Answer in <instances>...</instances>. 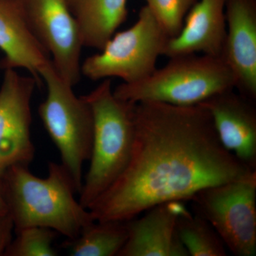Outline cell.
I'll return each instance as SVG.
<instances>
[{
    "mask_svg": "<svg viewBox=\"0 0 256 256\" xmlns=\"http://www.w3.org/2000/svg\"><path fill=\"white\" fill-rule=\"evenodd\" d=\"M252 171L224 148L204 106L139 102L127 168L88 210L94 220L128 222Z\"/></svg>",
    "mask_w": 256,
    "mask_h": 256,
    "instance_id": "obj_1",
    "label": "cell"
},
{
    "mask_svg": "<svg viewBox=\"0 0 256 256\" xmlns=\"http://www.w3.org/2000/svg\"><path fill=\"white\" fill-rule=\"evenodd\" d=\"M0 180L15 230L46 227L72 240L94 220L76 200L75 184L62 163L50 162L45 178L35 176L28 166L16 165Z\"/></svg>",
    "mask_w": 256,
    "mask_h": 256,
    "instance_id": "obj_2",
    "label": "cell"
},
{
    "mask_svg": "<svg viewBox=\"0 0 256 256\" xmlns=\"http://www.w3.org/2000/svg\"><path fill=\"white\" fill-rule=\"evenodd\" d=\"M82 96L94 118L90 166L78 200L88 210L127 168L136 137V104L116 97L110 79Z\"/></svg>",
    "mask_w": 256,
    "mask_h": 256,
    "instance_id": "obj_3",
    "label": "cell"
},
{
    "mask_svg": "<svg viewBox=\"0 0 256 256\" xmlns=\"http://www.w3.org/2000/svg\"><path fill=\"white\" fill-rule=\"evenodd\" d=\"M236 80L220 57L196 54L170 58L162 68L140 82L114 89L116 97L133 104L153 102L181 107L200 105L220 92L234 90Z\"/></svg>",
    "mask_w": 256,
    "mask_h": 256,
    "instance_id": "obj_4",
    "label": "cell"
},
{
    "mask_svg": "<svg viewBox=\"0 0 256 256\" xmlns=\"http://www.w3.org/2000/svg\"><path fill=\"white\" fill-rule=\"evenodd\" d=\"M40 76L46 87V97L38 106V114L79 194L82 168L92 154V109L84 96L76 95L74 87L60 78L52 62L42 69Z\"/></svg>",
    "mask_w": 256,
    "mask_h": 256,
    "instance_id": "obj_5",
    "label": "cell"
},
{
    "mask_svg": "<svg viewBox=\"0 0 256 256\" xmlns=\"http://www.w3.org/2000/svg\"><path fill=\"white\" fill-rule=\"evenodd\" d=\"M170 37L149 9L142 6L131 28L116 32L100 53L82 64V75L96 82L119 78L124 84L140 82L156 70Z\"/></svg>",
    "mask_w": 256,
    "mask_h": 256,
    "instance_id": "obj_6",
    "label": "cell"
},
{
    "mask_svg": "<svg viewBox=\"0 0 256 256\" xmlns=\"http://www.w3.org/2000/svg\"><path fill=\"white\" fill-rule=\"evenodd\" d=\"M191 201L234 255H256V171L204 188Z\"/></svg>",
    "mask_w": 256,
    "mask_h": 256,
    "instance_id": "obj_7",
    "label": "cell"
},
{
    "mask_svg": "<svg viewBox=\"0 0 256 256\" xmlns=\"http://www.w3.org/2000/svg\"><path fill=\"white\" fill-rule=\"evenodd\" d=\"M30 26L56 72L72 86L82 78V34L64 0H24Z\"/></svg>",
    "mask_w": 256,
    "mask_h": 256,
    "instance_id": "obj_8",
    "label": "cell"
},
{
    "mask_svg": "<svg viewBox=\"0 0 256 256\" xmlns=\"http://www.w3.org/2000/svg\"><path fill=\"white\" fill-rule=\"evenodd\" d=\"M0 86V178L16 165L30 166L35 156L32 142V100L38 84L32 76L6 68Z\"/></svg>",
    "mask_w": 256,
    "mask_h": 256,
    "instance_id": "obj_9",
    "label": "cell"
},
{
    "mask_svg": "<svg viewBox=\"0 0 256 256\" xmlns=\"http://www.w3.org/2000/svg\"><path fill=\"white\" fill-rule=\"evenodd\" d=\"M226 36L220 58L238 92L256 100V0H226Z\"/></svg>",
    "mask_w": 256,
    "mask_h": 256,
    "instance_id": "obj_10",
    "label": "cell"
},
{
    "mask_svg": "<svg viewBox=\"0 0 256 256\" xmlns=\"http://www.w3.org/2000/svg\"><path fill=\"white\" fill-rule=\"evenodd\" d=\"M210 112L222 146L248 168L256 170V109L254 101L234 90L200 104Z\"/></svg>",
    "mask_w": 256,
    "mask_h": 256,
    "instance_id": "obj_11",
    "label": "cell"
},
{
    "mask_svg": "<svg viewBox=\"0 0 256 256\" xmlns=\"http://www.w3.org/2000/svg\"><path fill=\"white\" fill-rule=\"evenodd\" d=\"M190 212L184 202L176 200L128 220L127 242L118 256H190L176 232L178 218Z\"/></svg>",
    "mask_w": 256,
    "mask_h": 256,
    "instance_id": "obj_12",
    "label": "cell"
},
{
    "mask_svg": "<svg viewBox=\"0 0 256 256\" xmlns=\"http://www.w3.org/2000/svg\"><path fill=\"white\" fill-rule=\"evenodd\" d=\"M0 69H25L40 86V72L52 60L32 31L24 0H0Z\"/></svg>",
    "mask_w": 256,
    "mask_h": 256,
    "instance_id": "obj_13",
    "label": "cell"
},
{
    "mask_svg": "<svg viewBox=\"0 0 256 256\" xmlns=\"http://www.w3.org/2000/svg\"><path fill=\"white\" fill-rule=\"evenodd\" d=\"M226 0H198L176 36L170 38L163 56L169 58L196 54L222 56L226 36Z\"/></svg>",
    "mask_w": 256,
    "mask_h": 256,
    "instance_id": "obj_14",
    "label": "cell"
},
{
    "mask_svg": "<svg viewBox=\"0 0 256 256\" xmlns=\"http://www.w3.org/2000/svg\"><path fill=\"white\" fill-rule=\"evenodd\" d=\"M84 47L101 50L128 18V0H64Z\"/></svg>",
    "mask_w": 256,
    "mask_h": 256,
    "instance_id": "obj_15",
    "label": "cell"
},
{
    "mask_svg": "<svg viewBox=\"0 0 256 256\" xmlns=\"http://www.w3.org/2000/svg\"><path fill=\"white\" fill-rule=\"evenodd\" d=\"M127 222L94 220L70 242L72 256H118L127 242Z\"/></svg>",
    "mask_w": 256,
    "mask_h": 256,
    "instance_id": "obj_16",
    "label": "cell"
},
{
    "mask_svg": "<svg viewBox=\"0 0 256 256\" xmlns=\"http://www.w3.org/2000/svg\"><path fill=\"white\" fill-rule=\"evenodd\" d=\"M180 240L191 256H226L223 240L206 220L195 213L180 216L176 222Z\"/></svg>",
    "mask_w": 256,
    "mask_h": 256,
    "instance_id": "obj_17",
    "label": "cell"
},
{
    "mask_svg": "<svg viewBox=\"0 0 256 256\" xmlns=\"http://www.w3.org/2000/svg\"><path fill=\"white\" fill-rule=\"evenodd\" d=\"M16 237L12 240L4 256H56L58 252L53 246L57 233L52 229L30 226L16 229Z\"/></svg>",
    "mask_w": 256,
    "mask_h": 256,
    "instance_id": "obj_18",
    "label": "cell"
},
{
    "mask_svg": "<svg viewBox=\"0 0 256 256\" xmlns=\"http://www.w3.org/2000/svg\"><path fill=\"white\" fill-rule=\"evenodd\" d=\"M146 6L170 38L176 36L198 0H144Z\"/></svg>",
    "mask_w": 256,
    "mask_h": 256,
    "instance_id": "obj_19",
    "label": "cell"
},
{
    "mask_svg": "<svg viewBox=\"0 0 256 256\" xmlns=\"http://www.w3.org/2000/svg\"><path fill=\"white\" fill-rule=\"evenodd\" d=\"M14 224L9 213L0 215V256H4L13 239Z\"/></svg>",
    "mask_w": 256,
    "mask_h": 256,
    "instance_id": "obj_20",
    "label": "cell"
},
{
    "mask_svg": "<svg viewBox=\"0 0 256 256\" xmlns=\"http://www.w3.org/2000/svg\"><path fill=\"white\" fill-rule=\"evenodd\" d=\"M8 213V204L5 198L4 191H3L2 185L0 180V215L5 214Z\"/></svg>",
    "mask_w": 256,
    "mask_h": 256,
    "instance_id": "obj_21",
    "label": "cell"
}]
</instances>
